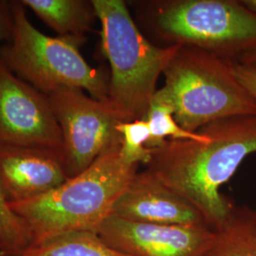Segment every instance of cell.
Here are the masks:
<instances>
[{
  "label": "cell",
  "mask_w": 256,
  "mask_h": 256,
  "mask_svg": "<svg viewBox=\"0 0 256 256\" xmlns=\"http://www.w3.org/2000/svg\"><path fill=\"white\" fill-rule=\"evenodd\" d=\"M0 244L12 254H21L32 244V238L25 224L10 209L0 189Z\"/></svg>",
  "instance_id": "17"
},
{
  "label": "cell",
  "mask_w": 256,
  "mask_h": 256,
  "mask_svg": "<svg viewBox=\"0 0 256 256\" xmlns=\"http://www.w3.org/2000/svg\"><path fill=\"white\" fill-rule=\"evenodd\" d=\"M120 146L112 147L86 170L50 192L8 203L27 227L32 243L68 232H98L138 172V165L128 164L122 160Z\"/></svg>",
  "instance_id": "2"
},
{
  "label": "cell",
  "mask_w": 256,
  "mask_h": 256,
  "mask_svg": "<svg viewBox=\"0 0 256 256\" xmlns=\"http://www.w3.org/2000/svg\"><path fill=\"white\" fill-rule=\"evenodd\" d=\"M0 256H16V254H9V252H5V250H2V252H0Z\"/></svg>",
  "instance_id": "22"
},
{
  "label": "cell",
  "mask_w": 256,
  "mask_h": 256,
  "mask_svg": "<svg viewBox=\"0 0 256 256\" xmlns=\"http://www.w3.org/2000/svg\"><path fill=\"white\" fill-rule=\"evenodd\" d=\"M58 36L81 46L97 18L92 0H21Z\"/></svg>",
  "instance_id": "12"
},
{
  "label": "cell",
  "mask_w": 256,
  "mask_h": 256,
  "mask_svg": "<svg viewBox=\"0 0 256 256\" xmlns=\"http://www.w3.org/2000/svg\"><path fill=\"white\" fill-rule=\"evenodd\" d=\"M101 23L102 52L110 62V102L126 122L146 118L156 84L180 46L150 42L124 0H92Z\"/></svg>",
  "instance_id": "4"
},
{
  "label": "cell",
  "mask_w": 256,
  "mask_h": 256,
  "mask_svg": "<svg viewBox=\"0 0 256 256\" xmlns=\"http://www.w3.org/2000/svg\"><path fill=\"white\" fill-rule=\"evenodd\" d=\"M12 39L0 48V60L12 72L48 96L59 88L70 86L96 100L110 102V75L92 68L80 46L38 30L21 0H12Z\"/></svg>",
  "instance_id": "6"
},
{
  "label": "cell",
  "mask_w": 256,
  "mask_h": 256,
  "mask_svg": "<svg viewBox=\"0 0 256 256\" xmlns=\"http://www.w3.org/2000/svg\"><path fill=\"white\" fill-rule=\"evenodd\" d=\"M174 114L173 106L160 90H158L144 118L150 131L146 142L148 149L152 150L162 146L168 140L167 138L176 140L206 142L209 140V137L200 131L190 132L182 128L174 119Z\"/></svg>",
  "instance_id": "15"
},
{
  "label": "cell",
  "mask_w": 256,
  "mask_h": 256,
  "mask_svg": "<svg viewBox=\"0 0 256 256\" xmlns=\"http://www.w3.org/2000/svg\"><path fill=\"white\" fill-rule=\"evenodd\" d=\"M241 2L248 9L256 14V0H241Z\"/></svg>",
  "instance_id": "21"
},
{
  "label": "cell",
  "mask_w": 256,
  "mask_h": 256,
  "mask_svg": "<svg viewBox=\"0 0 256 256\" xmlns=\"http://www.w3.org/2000/svg\"><path fill=\"white\" fill-rule=\"evenodd\" d=\"M12 32V1L0 0V48L3 42H10Z\"/></svg>",
  "instance_id": "19"
},
{
  "label": "cell",
  "mask_w": 256,
  "mask_h": 256,
  "mask_svg": "<svg viewBox=\"0 0 256 256\" xmlns=\"http://www.w3.org/2000/svg\"><path fill=\"white\" fill-rule=\"evenodd\" d=\"M214 230V241L203 256H256L254 210L234 204L227 218Z\"/></svg>",
  "instance_id": "13"
},
{
  "label": "cell",
  "mask_w": 256,
  "mask_h": 256,
  "mask_svg": "<svg viewBox=\"0 0 256 256\" xmlns=\"http://www.w3.org/2000/svg\"><path fill=\"white\" fill-rule=\"evenodd\" d=\"M110 247L128 256H203L214 238L207 225L140 223L111 214L98 230Z\"/></svg>",
  "instance_id": "9"
},
{
  "label": "cell",
  "mask_w": 256,
  "mask_h": 256,
  "mask_svg": "<svg viewBox=\"0 0 256 256\" xmlns=\"http://www.w3.org/2000/svg\"><path fill=\"white\" fill-rule=\"evenodd\" d=\"M162 74L164 86L160 90L187 131L198 132L218 120L256 115V99L236 78L230 61L180 46Z\"/></svg>",
  "instance_id": "5"
},
{
  "label": "cell",
  "mask_w": 256,
  "mask_h": 256,
  "mask_svg": "<svg viewBox=\"0 0 256 256\" xmlns=\"http://www.w3.org/2000/svg\"><path fill=\"white\" fill-rule=\"evenodd\" d=\"M198 131L209 140H168L151 150L146 170L192 204L216 229L234 205L220 188L248 156L256 153V115L218 120Z\"/></svg>",
  "instance_id": "1"
},
{
  "label": "cell",
  "mask_w": 256,
  "mask_h": 256,
  "mask_svg": "<svg viewBox=\"0 0 256 256\" xmlns=\"http://www.w3.org/2000/svg\"><path fill=\"white\" fill-rule=\"evenodd\" d=\"M68 178L63 152L0 147V189L8 203L45 194Z\"/></svg>",
  "instance_id": "11"
},
{
  "label": "cell",
  "mask_w": 256,
  "mask_h": 256,
  "mask_svg": "<svg viewBox=\"0 0 256 256\" xmlns=\"http://www.w3.org/2000/svg\"><path fill=\"white\" fill-rule=\"evenodd\" d=\"M117 130L122 136L120 156L129 165H146L151 158V150L146 147L150 131L146 120L120 122Z\"/></svg>",
  "instance_id": "16"
},
{
  "label": "cell",
  "mask_w": 256,
  "mask_h": 256,
  "mask_svg": "<svg viewBox=\"0 0 256 256\" xmlns=\"http://www.w3.org/2000/svg\"><path fill=\"white\" fill-rule=\"evenodd\" d=\"M138 20L162 46H192L236 61L256 46V14L241 0L138 3Z\"/></svg>",
  "instance_id": "3"
},
{
  "label": "cell",
  "mask_w": 256,
  "mask_h": 256,
  "mask_svg": "<svg viewBox=\"0 0 256 256\" xmlns=\"http://www.w3.org/2000/svg\"><path fill=\"white\" fill-rule=\"evenodd\" d=\"M254 214H256V210H254Z\"/></svg>",
  "instance_id": "24"
},
{
  "label": "cell",
  "mask_w": 256,
  "mask_h": 256,
  "mask_svg": "<svg viewBox=\"0 0 256 256\" xmlns=\"http://www.w3.org/2000/svg\"><path fill=\"white\" fill-rule=\"evenodd\" d=\"M20 256H128L110 247L98 232L74 230L32 243Z\"/></svg>",
  "instance_id": "14"
},
{
  "label": "cell",
  "mask_w": 256,
  "mask_h": 256,
  "mask_svg": "<svg viewBox=\"0 0 256 256\" xmlns=\"http://www.w3.org/2000/svg\"><path fill=\"white\" fill-rule=\"evenodd\" d=\"M232 74L239 82L256 99V68L236 61H230Z\"/></svg>",
  "instance_id": "18"
},
{
  "label": "cell",
  "mask_w": 256,
  "mask_h": 256,
  "mask_svg": "<svg viewBox=\"0 0 256 256\" xmlns=\"http://www.w3.org/2000/svg\"><path fill=\"white\" fill-rule=\"evenodd\" d=\"M236 62H239L241 64H248L256 68V46L247 52H245L244 54L241 55L236 60Z\"/></svg>",
  "instance_id": "20"
},
{
  "label": "cell",
  "mask_w": 256,
  "mask_h": 256,
  "mask_svg": "<svg viewBox=\"0 0 256 256\" xmlns=\"http://www.w3.org/2000/svg\"><path fill=\"white\" fill-rule=\"evenodd\" d=\"M2 250H3V248H2L1 244H0V252H2Z\"/></svg>",
  "instance_id": "23"
},
{
  "label": "cell",
  "mask_w": 256,
  "mask_h": 256,
  "mask_svg": "<svg viewBox=\"0 0 256 256\" xmlns=\"http://www.w3.org/2000/svg\"><path fill=\"white\" fill-rule=\"evenodd\" d=\"M112 214L120 218L160 225H207L192 204L147 171L137 172L115 202Z\"/></svg>",
  "instance_id": "10"
},
{
  "label": "cell",
  "mask_w": 256,
  "mask_h": 256,
  "mask_svg": "<svg viewBox=\"0 0 256 256\" xmlns=\"http://www.w3.org/2000/svg\"><path fill=\"white\" fill-rule=\"evenodd\" d=\"M0 147L64 153L62 131L48 95L21 80L0 60Z\"/></svg>",
  "instance_id": "8"
},
{
  "label": "cell",
  "mask_w": 256,
  "mask_h": 256,
  "mask_svg": "<svg viewBox=\"0 0 256 256\" xmlns=\"http://www.w3.org/2000/svg\"><path fill=\"white\" fill-rule=\"evenodd\" d=\"M62 131L64 162L70 178L86 170L104 152L122 144L117 130L126 122L110 102H102L81 88L62 86L48 96Z\"/></svg>",
  "instance_id": "7"
}]
</instances>
